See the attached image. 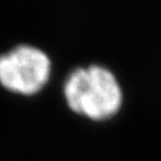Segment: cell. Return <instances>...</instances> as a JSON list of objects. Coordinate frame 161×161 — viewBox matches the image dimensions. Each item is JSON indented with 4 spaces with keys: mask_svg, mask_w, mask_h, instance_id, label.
Segmentation results:
<instances>
[{
    "mask_svg": "<svg viewBox=\"0 0 161 161\" xmlns=\"http://www.w3.org/2000/svg\"><path fill=\"white\" fill-rule=\"evenodd\" d=\"M68 108L92 121L109 119L121 110L123 92L115 74L92 64L73 70L64 87Z\"/></svg>",
    "mask_w": 161,
    "mask_h": 161,
    "instance_id": "6da1fadb",
    "label": "cell"
},
{
    "mask_svg": "<svg viewBox=\"0 0 161 161\" xmlns=\"http://www.w3.org/2000/svg\"><path fill=\"white\" fill-rule=\"evenodd\" d=\"M50 73V58L36 47L20 44L0 56V84L17 94L38 93L49 81Z\"/></svg>",
    "mask_w": 161,
    "mask_h": 161,
    "instance_id": "7a4b0ae2",
    "label": "cell"
}]
</instances>
